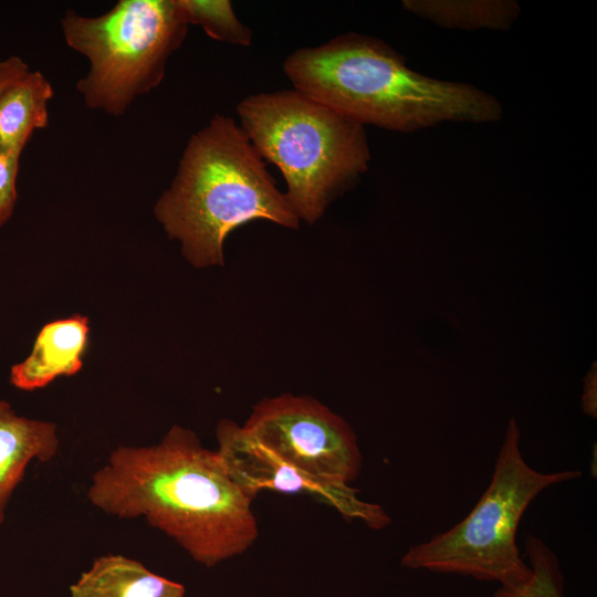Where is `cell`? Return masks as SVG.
Segmentation results:
<instances>
[{"instance_id": "obj_17", "label": "cell", "mask_w": 597, "mask_h": 597, "mask_svg": "<svg viewBox=\"0 0 597 597\" xmlns=\"http://www.w3.org/2000/svg\"><path fill=\"white\" fill-rule=\"evenodd\" d=\"M28 72H30V66L20 56L11 55L0 60V96Z\"/></svg>"}, {"instance_id": "obj_4", "label": "cell", "mask_w": 597, "mask_h": 597, "mask_svg": "<svg viewBox=\"0 0 597 597\" xmlns=\"http://www.w3.org/2000/svg\"><path fill=\"white\" fill-rule=\"evenodd\" d=\"M237 113L260 157L282 172L285 198L300 221L317 222L368 169L364 126L300 91L250 95Z\"/></svg>"}, {"instance_id": "obj_7", "label": "cell", "mask_w": 597, "mask_h": 597, "mask_svg": "<svg viewBox=\"0 0 597 597\" xmlns=\"http://www.w3.org/2000/svg\"><path fill=\"white\" fill-rule=\"evenodd\" d=\"M242 428L307 473L348 484L359 475L362 454L352 428L312 397L282 394L264 398Z\"/></svg>"}, {"instance_id": "obj_13", "label": "cell", "mask_w": 597, "mask_h": 597, "mask_svg": "<svg viewBox=\"0 0 597 597\" xmlns=\"http://www.w3.org/2000/svg\"><path fill=\"white\" fill-rule=\"evenodd\" d=\"M402 6L440 27L462 30H507L521 11L512 0H406Z\"/></svg>"}, {"instance_id": "obj_5", "label": "cell", "mask_w": 597, "mask_h": 597, "mask_svg": "<svg viewBox=\"0 0 597 597\" xmlns=\"http://www.w3.org/2000/svg\"><path fill=\"white\" fill-rule=\"evenodd\" d=\"M580 475L578 470L548 473L531 467L522 454L520 430L512 419L491 481L471 512L448 531L409 547L401 565L500 586L525 582L531 569L522 558L516 533L526 509L547 488Z\"/></svg>"}, {"instance_id": "obj_3", "label": "cell", "mask_w": 597, "mask_h": 597, "mask_svg": "<svg viewBox=\"0 0 597 597\" xmlns=\"http://www.w3.org/2000/svg\"><path fill=\"white\" fill-rule=\"evenodd\" d=\"M154 214L196 268L223 265L226 239L250 221L289 229L301 222L241 127L224 115L190 137Z\"/></svg>"}, {"instance_id": "obj_16", "label": "cell", "mask_w": 597, "mask_h": 597, "mask_svg": "<svg viewBox=\"0 0 597 597\" xmlns=\"http://www.w3.org/2000/svg\"><path fill=\"white\" fill-rule=\"evenodd\" d=\"M20 156V153L0 145V227L6 224L14 212Z\"/></svg>"}, {"instance_id": "obj_18", "label": "cell", "mask_w": 597, "mask_h": 597, "mask_svg": "<svg viewBox=\"0 0 597 597\" xmlns=\"http://www.w3.org/2000/svg\"><path fill=\"white\" fill-rule=\"evenodd\" d=\"M583 406L585 411L590 416H596V378H590L586 383L584 396H583Z\"/></svg>"}, {"instance_id": "obj_8", "label": "cell", "mask_w": 597, "mask_h": 597, "mask_svg": "<svg viewBox=\"0 0 597 597\" xmlns=\"http://www.w3.org/2000/svg\"><path fill=\"white\" fill-rule=\"evenodd\" d=\"M216 436V450L227 471L251 499L262 490L310 495L332 506L346 520L359 521L369 528L383 530L391 523L380 505L362 500L359 491L350 484L303 471L258 442L242 426L231 420H221Z\"/></svg>"}, {"instance_id": "obj_15", "label": "cell", "mask_w": 597, "mask_h": 597, "mask_svg": "<svg viewBox=\"0 0 597 597\" xmlns=\"http://www.w3.org/2000/svg\"><path fill=\"white\" fill-rule=\"evenodd\" d=\"M188 24H196L212 39L249 46L253 32L234 13L229 0H178Z\"/></svg>"}, {"instance_id": "obj_14", "label": "cell", "mask_w": 597, "mask_h": 597, "mask_svg": "<svg viewBox=\"0 0 597 597\" xmlns=\"http://www.w3.org/2000/svg\"><path fill=\"white\" fill-rule=\"evenodd\" d=\"M525 553L530 577L511 586H499L494 597H564V577L555 553L540 537L530 534Z\"/></svg>"}, {"instance_id": "obj_6", "label": "cell", "mask_w": 597, "mask_h": 597, "mask_svg": "<svg viewBox=\"0 0 597 597\" xmlns=\"http://www.w3.org/2000/svg\"><path fill=\"white\" fill-rule=\"evenodd\" d=\"M188 25L178 0H119L96 17L66 11L65 43L90 62L76 83L85 105L122 115L161 83Z\"/></svg>"}, {"instance_id": "obj_10", "label": "cell", "mask_w": 597, "mask_h": 597, "mask_svg": "<svg viewBox=\"0 0 597 597\" xmlns=\"http://www.w3.org/2000/svg\"><path fill=\"white\" fill-rule=\"evenodd\" d=\"M59 449L56 423L21 416L0 399V526L28 465L32 461H52Z\"/></svg>"}, {"instance_id": "obj_12", "label": "cell", "mask_w": 597, "mask_h": 597, "mask_svg": "<svg viewBox=\"0 0 597 597\" xmlns=\"http://www.w3.org/2000/svg\"><path fill=\"white\" fill-rule=\"evenodd\" d=\"M54 95L40 71L28 72L0 96V145L22 153L34 130L49 123V102Z\"/></svg>"}, {"instance_id": "obj_11", "label": "cell", "mask_w": 597, "mask_h": 597, "mask_svg": "<svg viewBox=\"0 0 597 597\" xmlns=\"http://www.w3.org/2000/svg\"><path fill=\"white\" fill-rule=\"evenodd\" d=\"M71 597H185L182 584L122 554L96 557L70 586Z\"/></svg>"}, {"instance_id": "obj_1", "label": "cell", "mask_w": 597, "mask_h": 597, "mask_svg": "<svg viewBox=\"0 0 597 597\" xmlns=\"http://www.w3.org/2000/svg\"><path fill=\"white\" fill-rule=\"evenodd\" d=\"M86 496L109 516L144 519L206 567L242 554L259 534L253 499L217 450L179 425L155 444L115 448L93 473Z\"/></svg>"}, {"instance_id": "obj_9", "label": "cell", "mask_w": 597, "mask_h": 597, "mask_svg": "<svg viewBox=\"0 0 597 597\" xmlns=\"http://www.w3.org/2000/svg\"><path fill=\"white\" fill-rule=\"evenodd\" d=\"M88 333V320L80 314L46 323L38 333L29 356L11 367L10 384L17 389L33 391L60 376L77 374L83 367Z\"/></svg>"}, {"instance_id": "obj_2", "label": "cell", "mask_w": 597, "mask_h": 597, "mask_svg": "<svg viewBox=\"0 0 597 597\" xmlns=\"http://www.w3.org/2000/svg\"><path fill=\"white\" fill-rule=\"evenodd\" d=\"M283 71L294 90L362 126L410 133L443 123H493L503 113L493 95L418 73L385 42L352 32L295 50Z\"/></svg>"}]
</instances>
